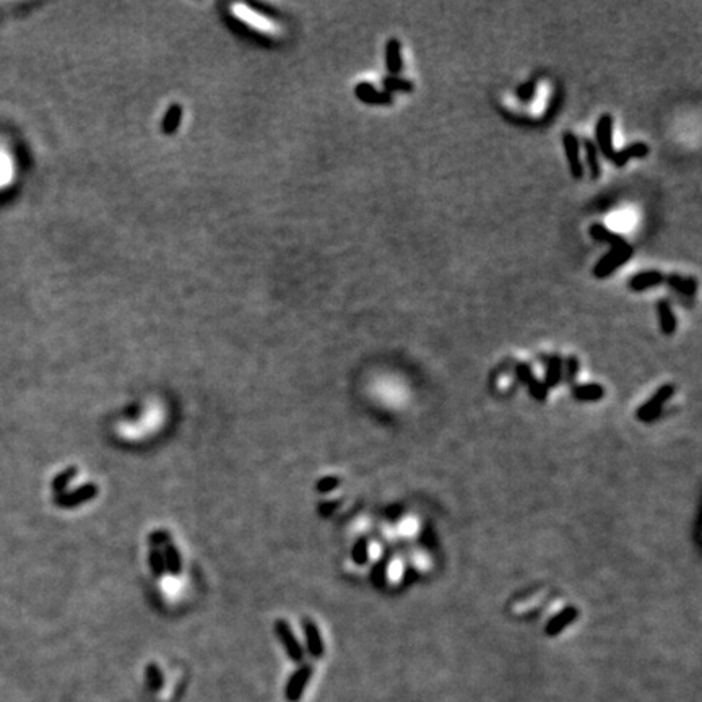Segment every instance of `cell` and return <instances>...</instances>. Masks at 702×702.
Instances as JSON below:
<instances>
[{"label": "cell", "mask_w": 702, "mask_h": 702, "mask_svg": "<svg viewBox=\"0 0 702 702\" xmlns=\"http://www.w3.org/2000/svg\"><path fill=\"white\" fill-rule=\"evenodd\" d=\"M590 236L595 241H603V243H610L611 249L607 255H603L602 259L598 260V264L595 265L593 275L597 278H605L611 275L613 272L618 270L621 265H625L627 260L632 257V252L634 249L631 248V244L627 243L625 238H621L620 234H615L610 230H607L603 225H595L590 226Z\"/></svg>", "instance_id": "6da1fadb"}, {"label": "cell", "mask_w": 702, "mask_h": 702, "mask_svg": "<svg viewBox=\"0 0 702 702\" xmlns=\"http://www.w3.org/2000/svg\"><path fill=\"white\" fill-rule=\"evenodd\" d=\"M231 12L238 20L246 23V25H249V28H252V30L262 33V35L267 36L280 35L281 31L280 25H278L277 21L270 20L268 17L262 15L260 12L254 10L252 7L244 6V3H234V6H231Z\"/></svg>", "instance_id": "7a4b0ae2"}, {"label": "cell", "mask_w": 702, "mask_h": 702, "mask_svg": "<svg viewBox=\"0 0 702 702\" xmlns=\"http://www.w3.org/2000/svg\"><path fill=\"white\" fill-rule=\"evenodd\" d=\"M18 178V160L7 142L0 140V195L10 190Z\"/></svg>", "instance_id": "3957f363"}, {"label": "cell", "mask_w": 702, "mask_h": 702, "mask_svg": "<svg viewBox=\"0 0 702 702\" xmlns=\"http://www.w3.org/2000/svg\"><path fill=\"white\" fill-rule=\"evenodd\" d=\"M673 394H675V387H673L672 384L662 385V387H660L643 407H639V410L636 412V418L643 423H650L657 420L658 415L663 410V405L672 398Z\"/></svg>", "instance_id": "277c9868"}, {"label": "cell", "mask_w": 702, "mask_h": 702, "mask_svg": "<svg viewBox=\"0 0 702 702\" xmlns=\"http://www.w3.org/2000/svg\"><path fill=\"white\" fill-rule=\"evenodd\" d=\"M595 137H597V148L602 151V155L608 161L615 156V148H613V118L611 114H603L598 119L597 127H595Z\"/></svg>", "instance_id": "5b68a950"}, {"label": "cell", "mask_w": 702, "mask_h": 702, "mask_svg": "<svg viewBox=\"0 0 702 702\" xmlns=\"http://www.w3.org/2000/svg\"><path fill=\"white\" fill-rule=\"evenodd\" d=\"M98 496V486L95 483H86V485L78 486L77 490L64 492V495L59 496L57 503L62 508H77V506L85 504L88 501H93Z\"/></svg>", "instance_id": "8992f818"}, {"label": "cell", "mask_w": 702, "mask_h": 702, "mask_svg": "<svg viewBox=\"0 0 702 702\" xmlns=\"http://www.w3.org/2000/svg\"><path fill=\"white\" fill-rule=\"evenodd\" d=\"M275 631H277V636L281 640V644L285 645L286 654L290 655V657L293 660H295V662H299V660H303V657H304L303 647H301V644L297 643L295 632H293L291 626L288 625V621L278 620L275 622Z\"/></svg>", "instance_id": "52a82bcc"}, {"label": "cell", "mask_w": 702, "mask_h": 702, "mask_svg": "<svg viewBox=\"0 0 702 702\" xmlns=\"http://www.w3.org/2000/svg\"><path fill=\"white\" fill-rule=\"evenodd\" d=\"M562 143H564V151L567 158V165L573 178L580 179L584 176V166L579 158V140L573 132H566L562 136Z\"/></svg>", "instance_id": "ba28073f"}, {"label": "cell", "mask_w": 702, "mask_h": 702, "mask_svg": "<svg viewBox=\"0 0 702 702\" xmlns=\"http://www.w3.org/2000/svg\"><path fill=\"white\" fill-rule=\"evenodd\" d=\"M578 616H579L578 608H575V607H567L562 611L557 613V615L553 616L550 621H548L545 632H546L548 636H550V638H553V636H557V634H560V632L564 631L567 626L573 625V622L575 620H578Z\"/></svg>", "instance_id": "9c48e42d"}, {"label": "cell", "mask_w": 702, "mask_h": 702, "mask_svg": "<svg viewBox=\"0 0 702 702\" xmlns=\"http://www.w3.org/2000/svg\"><path fill=\"white\" fill-rule=\"evenodd\" d=\"M356 96L360 98L361 101H364L367 104H390L394 101V98L387 91H378L376 88L371 85V83L362 82L356 86Z\"/></svg>", "instance_id": "30bf717a"}, {"label": "cell", "mask_w": 702, "mask_h": 702, "mask_svg": "<svg viewBox=\"0 0 702 702\" xmlns=\"http://www.w3.org/2000/svg\"><path fill=\"white\" fill-rule=\"evenodd\" d=\"M649 151H650V148L647 147V143L636 142V143H631L629 147L616 151L611 161L615 163L616 168H622V166H625L629 160H632V158H645L649 155Z\"/></svg>", "instance_id": "8fae6325"}, {"label": "cell", "mask_w": 702, "mask_h": 702, "mask_svg": "<svg viewBox=\"0 0 702 702\" xmlns=\"http://www.w3.org/2000/svg\"><path fill=\"white\" fill-rule=\"evenodd\" d=\"M665 281V275L658 270H647L643 273H638L629 280V288L632 291H644L647 288L657 286L660 283Z\"/></svg>", "instance_id": "7c38bea8"}, {"label": "cell", "mask_w": 702, "mask_h": 702, "mask_svg": "<svg viewBox=\"0 0 702 702\" xmlns=\"http://www.w3.org/2000/svg\"><path fill=\"white\" fill-rule=\"evenodd\" d=\"M657 314H658V322H660V330L665 335H673L676 330V317L673 314V309L670 303L667 299H660L657 303Z\"/></svg>", "instance_id": "4fadbf2b"}, {"label": "cell", "mask_w": 702, "mask_h": 702, "mask_svg": "<svg viewBox=\"0 0 702 702\" xmlns=\"http://www.w3.org/2000/svg\"><path fill=\"white\" fill-rule=\"evenodd\" d=\"M562 367H564V361H562V358L560 355H551L546 360V371H545V379H543V384L546 385L548 390L556 387V385L561 382Z\"/></svg>", "instance_id": "5bb4252c"}, {"label": "cell", "mask_w": 702, "mask_h": 702, "mask_svg": "<svg viewBox=\"0 0 702 702\" xmlns=\"http://www.w3.org/2000/svg\"><path fill=\"white\" fill-rule=\"evenodd\" d=\"M385 65H387L389 73H392L395 77L397 73L402 71V48H400L398 39H389L387 46H385Z\"/></svg>", "instance_id": "9a60e30c"}, {"label": "cell", "mask_w": 702, "mask_h": 702, "mask_svg": "<svg viewBox=\"0 0 702 702\" xmlns=\"http://www.w3.org/2000/svg\"><path fill=\"white\" fill-rule=\"evenodd\" d=\"M303 626H304V632H306V640H308L309 652L313 654L314 657H322L324 643H322V638H320L317 625H315L314 621H311V620H308V618H306V620H303Z\"/></svg>", "instance_id": "2e32d148"}, {"label": "cell", "mask_w": 702, "mask_h": 702, "mask_svg": "<svg viewBox=\"0 0 702 702\" xmlns=\"http://www.w3.org/2000/svg\"><path fill=\"white\" fill-rule=\"evenodd\" d=\"M573 395L579 402H597L605 397V389L600 384L573 385Z\"/></svg>", "instance_id": "e0dca14e"}, {"label": "cell", "mask_w": 702, "mask_h": 702, "mask_svg": "<svg viewBox=\"0 0 702 702\" xmlns=\"http://www.w3.org/2000/svg\"><path fill=\"white\" fill-rule=\"evenodd\" d=\"M165 551H163V556H165V564H166V573L171 575H179L181 571H183V560H181V555L178 548L174 546L173 542L166 543Z\"/></svg>", "instance_id": "ac0fdd59"}, {"label": "cell", "mask_w": 702, "mask_h": 702, "mask_svg": "<svg viewBox=\"0 0 702 702\" xmlns=\"http://www.w3.org/2000/svg\"><path fill=\"white\" fill-rule=\"evenodd\" d=\"M584 148H585V161H587L590 178L598 179L600 174H602V168H600V160H598V148L595 143L590 140V138H585L584 140Z\"/></svg>", "instance_id": "d6986e66"}, {"label": "cell", "mask_w": 702, "mask_h": 702, "mask_svg": "<svg viewBox=\"0 0 702 702\" xmlns=\"http://www.w3.org/2000/svg\"><path fill=\"white\" fill-rule=\"evenodd\" d=\"M665 281H667L673 290L680 291L681 295L685 296H692L697 290L696 278H683L680 275H676V273H673L670 277H665Z\"/></svg>", "instance_id": "ffe728a7"}, {"label": "cell", "mask_w": 702, "mask_h": 702, "mask_svg": "<svg viewBox=\"0 0 702 702\" xmlns=\"http://www.w3.org/2000/svg\"><path fill=\"white\" fill-rule=\"evenodd\" d=\"M148 562H150V569L155 578H163V575L166 574L165 556H163V551L160 550V548H155V546L150 548Z\"/></svg>", "instance_id": "44dd1931"}, {"label": "cell", "mask_w": 702, "mask_h": 702, "mask_svg": "<svg viewBox=\"0 0 702 702\" xmlns=\"http://www.w3.org/2000/svg\"><path fill=\"white\" fill-rule=\"evenodd\" d=\"M382 85L385 91L392 95V91H403V93H412L413 91V83L405 80V78L389 75L382 80Z\"/></svg>", "instance_id": "7402d4cb"}, {"label": "cell", "mask_w": 702, "mask_h": 702, "mask_svg": "<svg viewBox=\"0 0 702 702\" xmlns=\"http://www.w3.org/2000/svg\"><path fill=\"white\" fill-rule=\"evenodd\" d=\"M351 560L356 566H364L369 560V542L367 538H360L351 550Z\"/></svg>", "instance_id": "603a6c76"}, {"label": "cell", "mask_w": 702, "mask_h": 702, "mask_svg": "<svg viewBox=\"0 0 702 702\" xmlns=\"http://www.w3.org/2000/svg\"><path fill=\"white\" fill-rule=\"evenodd\" d=\"M78 475V470L75 467H71L67 468L64 473H60V475L55 478L54 481V490L59 491V492H65V490H67L68 485H71V481L73 480Z\"/></svg>", "instance_id": "cb8c5ba5"}, {"label": "cell", "mask_w": 702, "mask_h": 702, "mask_svg": "<svg viewBox=\"0 0 702 702\" xmlns=\"http://www.w3.org/2000/svg\"><path fill=\"white\" fill-rule=\"evenodd\" d=\"M527 387H528V394L532 395L535 400H538V402H545V400L548 398V392H550V390L546 389V385L543 384V380H538L537 378H535L532 382L527 384Z\"/></svg>", "instance_id": "d4e9b609"}, {"label": "cell", "mask_w": 702, "mask_h": 702, "mask_svg": "<svg viewBox=\"0 0 702 702\" xmlns=\"http://www.w3.org/2000/svg\"><path fill=\"white\" fill-rule=\"evenodd\" d=\"M338 486H340V478H337V477H324V478H320V480L317 481V485H315V490H317V492H320V495H329V492H332L333 490H337Z\"/></svg>", "instance_id": "484cf974"}, {"label": "cell", "mask_w": 702, "mask_h": 702, "mask_svg": "<svg viewBox=\"0 0 702 702\" xmlns=\"http://www.w3.org/2000/svg\"><path fill=\"white\" fill-rule=\"evenodd\" d=\"M385 578H387V560L379 561L378 564L373 567V573H371V579H373L374 585L378 587H382L385 582Z\"/></svg>", "instance_id": "4316f807"}, {"label": "cell", "mask_w": 702, "mask_h": 702, "mask_svg": "<svg viewBox=\"0 0 702 702\" xmlns=\"http://www.w3.org/2000/svg\"><path fill=\"white\" fill-rule=\"evenodd\" d=\"M535 91H537V80H528L517 88V93H515V95H517L519 100L527 103V101H530L535 96Z\"/></svg>", "instance_id": "83f0119b"}, {"label": "cell", "mask_w": 702, "mask_h": 702, "mask_svg": "<svg viewBox=\"0 0 702 702\" xmlns=\"http://www.w3.org/2000/svg\"><path fill=\"white\" fill-rule=\"evenodd\" d=\"M179 122H181V108L179 106H173L165 119V130L166 132H174Z\"/></svg>", "instance_id": "f1b7e54d"}, {"label": "cell", "mask_w": 702, "mask_h": 702, "mask_svg": "<svg viewBox=\"0 0 702 702\" xmlns=\"http://www.w3.org/2000/svg\"><path fill=\"white\" fill-rule=\"evenodd\" d=\"M515 374H517V379L520 380V382L525 384V385H527L528 382H532V380L535 379L532 367H530L527 362H519V364L515 366Z\"/></svg>", "instance_id": "f546056e"}, {"label": "cell", "mask_w": 702, "mask_h": 702, "mask_svg": "<svg viewBox=\"0 0 702 702\" xmlns=\"http://www.w3.org/2000/svg\"><path fill=\"white\" fill-rule=\"evenodd\" d=\"M148 540H150V546L161 548L171 542V535L166 530H155V532H151Z\"/></svg>", "instance_id": "4dcf8cb0"}, {"label": "cell", "mask_w": 702, "mask_h": 702, "mask_svg": "<svg viewBox=\"0 0 702 702\" xmlns=\"http://www.w3.org/2000/svg\"><path fill=\"white\" fill-rule=\"evenodd\" d=\"M564 366H566L567 382L573 385L574 380H575V376H578V373H579V360L575 356H569L566 360V364Z\"/></svg>", "instance_id": "1f68e13d"}]
</instances>
